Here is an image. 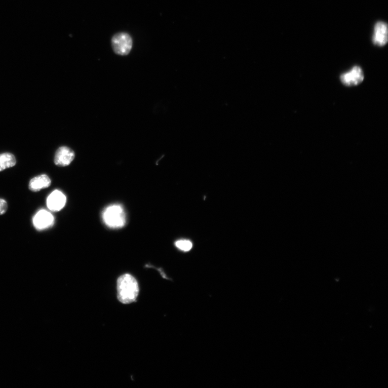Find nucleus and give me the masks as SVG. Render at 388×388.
Wrapping results in <instances>:
<instances>
[{
  "instance_id": "f257e3e1",
  "label": "nucleus",
  "mask_w": 388,
  "mask_h": 388,
  "mask_svg": "<svg viewBox=\"0 0 388 388\" xmlns=\"http://www.w3.org/2000/svg\"><path fill=\"white\" fill-rule=\"evenodd\" d=\"M138 283L136 278L129 274H125L117 281L118 300L124 304L136 301L139 294Z\"/></svg>"
},
{
  "instance_id": "f03ea898",
  "label": "nucleus",
  "mask_w": 388,
  "mask_h": 388,
  "mask_svg": "<svg viewBox=\"0 0 388 388\" xmlns=\"http://www.w3.org/2000/svg\"><path fill=\"white\" fill-rule=\"evenodd\" d=\"M105 224L111 228H121L126 223V215L123 207L113 205L107 207L103 213Z\"/></svg>"
},
{
  "instance_id": "7ed1b4c3",
  "label": "nucleus",
  "mask_w": 388,
  "mask_h": 388,
  "mask_svg": "<svg viewBox=\"0 0 388 388\" xmlns=\"http://www.w3.org/2000/svg\"><path fill=\"white\" fill-rule=\"evenodd\" d=\"M114 52L120 56L128 55L133 47V40L128 33L121 32L116 33L111 40Z\"/></svg>"
},
{
  "instance_id": "20e7f679",
  "label": "nucleus",
  "mask_w": 388,
  "mask_h": 388,
  "mask_svg": "<svg viewBox=\"0 0 388 388\" xmlns=\"http://www.w3.org/2000/svg\"><path fill=\"white\" fill-rule=\"evenodd\" d=\"M53 215L47 210L42 209L33 216L32 223L38 231H43L51 227L54 224Z\"/></svg>"
},
{
  "instance_id": "39448f33",
  "label": "nucleus",
  "mask_w": 388,
  "mask_h": 388,
  "mask_svg": "<svg viewBox=\"0 0 388 388\" xmlns=\"http://www.w3.org/2000/svg\"><path fill=\"white\" fill-rule=\"evenodd\" d=\"M364 73L359 66H355L349 71L341 75L340 80L344 86L354 87L359 85L364 80Z\"/></svg>"
},
{
  "instance_id": "423d86ee",
  "label": "nucleus",
  "mask_w": 388,
  "mask_h": 388,
  "mask_svg": "<svg viewBox=\"0 0 388 388\" xmlns=\"http://www.w3.org/2000/svg\"><path fill=\"white\" fill-rule=\"evenodd\" d=\"M66 198L61 191L55 190L50 194L47 200V206L52 212H59L66 204Z\"/></svg>"
},
{
  "instance_id": "0eeeda50",
  "label": "nucleus",
  "mask_w": 388,
  "mask_h": 388,
  "mask_svg": "<svg viewBox=\"0 0 388 388\" xmlns=\"http://www.w3.org/2000/svg\"><path fill=\"white\" fill-rule=\"evenodd\" d=\"M74 157V151L72 149L66 146H62L56 151L54 163L59 167H66L73 162Z\"/></svg>"
},
{
  "instance_id": "6e6552de",
  "label": "nucleus",
  "mask_w": 388,
  "mask_h": 388,
  "mask_svg": "<svg viewBox=\"0 0 388 388\" xmlns=\"http://www.w3.org/2000/svg\"><path fill=\"white\" fill-rule=\"evenodd\" d=\"M388 40L387 24L383 22H377L374 28L373 37V43L378 46H385Z\"/></svg>"
},
{
  "instance_id": "1a4fd4ad",
  "label": "nucleus",
  "mask_w": 388,
  "mask_h": 388,
  "mask_svg": "<svg viewBox=\"0 0 388 388\" xmlns=\"http://www.w3.org/2000/svg\"><path fill=\"white\" fill-rule=\"evenodd\" d=\"M52 181L46 174H42L32 178L29 183V189L33 192H37L50 186Z\"/></svg>"
},
{
  "instance_id": "9d476101",
  "label": "nucleus",
  "mask_w": 388,
  "mask_h": 388,
  "mask_svg": "<svg viewBox=\"0 0 388 388\" xmlns=\"http://www.w3.org/2000/svg\"><path fill=\"white\" fill-rule=\"evenodd\" d=\"M16 164V160L13 154L10 153L0 154V172L14 167Z\"/></svg>"
},
{
  "instance_id": "9b49d317",
  "label": "nucleus",
  "mask_w": 388,
  "mask_h": 388,
  "mask_svg": "<svg viewBox=\"0 0 388 388\" xmlns=\"http://www.w3.org/2000/svg\"><path fill=\"white\" fill-rule=\"evenodd\" d=\"M175 246L177 248L182 251L188 252L192 248L193 244L189 240L182 239L176 241Z\"/></svg>"
},
{
  "instance_id": "f8f14e48",
  "label": "nucleus",
  "mask_w": 388,
  "mask_h": 388,
  "mask_svg": "<svg viewBox=\"0 0 388 388\" xmlns=\"http://www.w3.org/2000/svg\"><path fill=\"white\" fill-rule=\"evenodd\" d=\"M8 209V204L6 200L0 199V215L5 214Z\"/></svg>"
}]
</instances>
